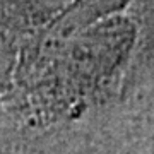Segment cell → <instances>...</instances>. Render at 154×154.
Returning a JSON list of instances; mask_svg holds the SVG:
<instances>
[{
  "instance_id": "obj_1",
  "label": "cell",
  "mask_w": 154,
  "mask_h": 154,
  "mask_svg": "<svg viewBox=\"0 0 154 154\" xmlns=\"http://www.w3.org/2000/svg\"><path fill=\"white\" fill-rule=\"evenodd\" d=\"M17 55H19V46L16 39L0 24V103L9 96L14 88Z\"/></svg>"
}]
</instances>
